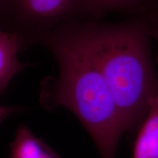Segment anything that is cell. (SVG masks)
I'll use <instances>...</instances> for the list:
<instances>
[{
    "instance_id": "1",
    "label": "cell",
    "mask_w": 158,
    "mask_h": 158,
    "mask_svg": "<svg viewBox=\"0 0 158 158\" xmlns=\"http://www.w3.org/2000/svg\"><path fill=\"white\" fill-rule=\"evenodd\" d=\"M40 45L52 53L59 67L58 77L43 83V106L48 109L62 106L71 110L92 136L102 158H114L124 133L123 122L82 21L59 26Z\"/></svg>"
},
{
    "instance_id": "2",
    "label": "cell",
    "mask_w": 158,
    "mask_h": 158,
    "mask_svg": "<svg viewBox=\"0 0 158 158\" xmlns=\"http://www.w3.org/2000/svg\"><path fill=\"white\" fill-rule=\"evenodd\" d=\"M92 52L117 106L124 132L143 122L158 94V73L150 51L151 39L141 15L128 21H82Z\"/></svg>"
},
{
    "instance_id": "3",
    "label": "cell",
    "mask_w": 158,
    "mask_h": 158,
    "mask_svg": "<svg viewBox=\"0 0 158 158\" xmlns=\"http://www.w3.org/2000/svg\"><path fill=\"white\" fill-rule=\"evenodd\" d=\"M83 19L82 0H0V28L23 46L40 44L59 26Z\"/></svg>"
},
{
    "instance_id": "4",
    "label": "cell",
    "mask_w": 158,
    "mask_h": 158,
    "mask_svg": "<svg viewBox=\"0 0 158 158\" xmlns=\"http://www.w3.org/2000/svg\"><path fill=\"white\" fill-rule=\"evenodd\" d=\"M23 47L19 37L0 28V96L13 77L29 66L19 59Z\"/></svg>"
},
{
    "instance_id": "5",
    "label": "cell",
    "mask_w": 158,
    "mask_h": 158,
    "mask_svg": "<svg viewBox=\"0 0 158 158\" xmlns=\"http://www.w3.org/2000/svg\"><path fill=\"white\" fill-rule=\"evenodd\" d=\"M132 158H158V94L150 101L136 137Z\"/></svg>"
},
{
    "instance_id": "6",
    "label": "cell",
    "mask_w": 158,
    "mask_h": 158,
    "mask_svg": "<svg viewBox=\"0 0 158 158\" xmlns=\"http://www.w3.org/2000/svg\"><path fill=\"white\" fill-rule=\"evenodd\" d=\"M83 20L95 21L112 12L139 15L152 7L150 0H82Z\"/></svg>"
},
{
    "instance_id": "7",
    "label": "cell",
    "mask_w": 158,
    "mask_h": 158,
    "mask_svg": "<svg viewBox=\"0 0 158 158\" xmlns=\"http://www.w3.org/2000/svg\"><path fill=\"white\" fill-rule=\"evenodd\" d=\"M9 158H59L58 155L25 124L17 128Z\"/></svg>"
},
{
    "instance_id": "8",
    "label": "cell",
    "mask_w": 158,
    "mask_h": 158,
    "mask_svg": "<svg viewBox=\"0 0 158 158\" xmlns=\"http://www.w3.org/2000/svg\"><path fill=\"white\" fill-rule=\"evenodd\" d=\"M140 15L143 18L147 25L151 38L155 40L158 45V5L154 6ZM156 60L158 62V48Z\"/></svg>"
},
{
    "instance_id": "9",
    "label": "cell",
    "mask_w": 158,
    "mask_h": 158,
    "mask_svg": "<svg viewBox=\"0 0 158 158\" xmlns=\"http://www.w3.org/2000/svg\"><path fill=\"white\" fill-rule=\"evenodd\" d=\"M18 108L11 106H4L0 105V123L4 121L6 118L11 116L12 114L16 113Z\"/></svg>"
},
{
    "instance_id": "10",
    "label": "cell",
    "mask_w": 158,
    "mask_h": 158,
    "mask_svg": "<svg viewBox=\"0 0 158 158\" xmlns=\"http://www.w3.org/2000/svg\"><path fill=\"white\" fill-rule=\"evenodd\" d=\"M150 2H151L152 5H158V0H150Z\"/></svg>"
}]
</instances>
